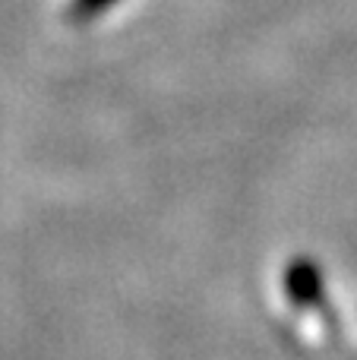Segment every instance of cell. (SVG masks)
<instances>
[{
    "instance_id": "obj_1",
    "label": "cell",
    "mask_w": 357,
    "mask_h": 360,
    "mask_svg": "<svg viewBox=\"0 0 357 360\" xmlns=\"http://www.w3.org/2000/svg\"><path fill=\"white\" fill-rule=\"evenodd\" d=\"M285 294L294 307L301 310H313L323 304V272L313 259L297 256L291 259V266L285 269Z\"/></svg>"
},
{
    "instance_id": "obj_2",
    "label": "cell",
    "mask_w": 357,
    "mask_h": 360,
    "mask_svg": "<svg viewBox=\"0 0 357 360\" xmlns=\"http://www.w3.org/2000/svg\"><path fill=\"white\" fill-rule=\"evenodd\" d=\"M114 4H117V0H70L67 4V19L73 25H86V22H92V19L105 16Z\"/></svg>"
}]
</instances>
